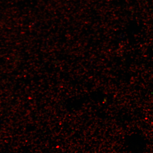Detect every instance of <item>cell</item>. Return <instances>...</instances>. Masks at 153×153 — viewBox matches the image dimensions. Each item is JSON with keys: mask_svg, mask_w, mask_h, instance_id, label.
Masks as SVG:
<instances>
[]
</instances>
